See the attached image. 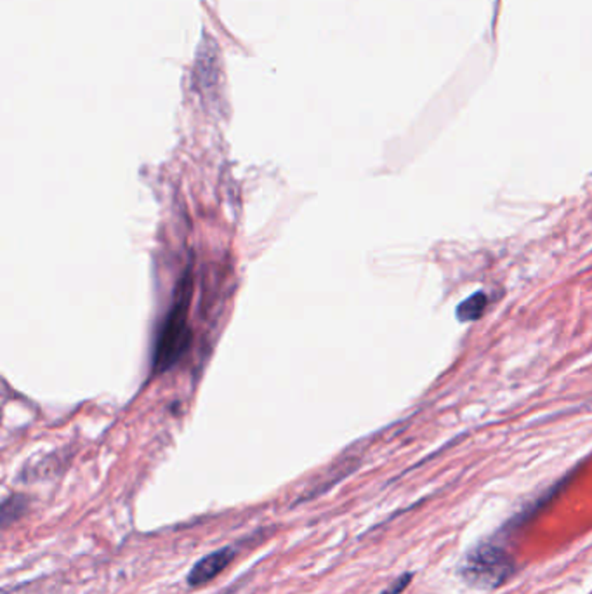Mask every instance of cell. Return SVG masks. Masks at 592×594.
<instances>
[{
    "label": "cell",
    "instance_id": "6da1fadb",
    "mask_svg": "<svg viewBox=\"0 0 592 594\" xmlns=\"http://www.w3.org/2000/svg\"><path fill=\"white\" fill-rule=\"evenodd\" d=\"M191 287H193L191 275L186 273L179 280L175 299L157 334L153 362H152L155 374L170 371L190 348L191 329L188 325V302L191 296Z\"/></svg>",
    "mask_w": 592,
    "mask_h": 594
},
{
    "label": "cell",
    "instance_id": "7a4b0ae2",
    "mask_svg": "<svg viewBox=\"0 0 592 594\" xmlns=\"http://www.w3.org/2000/svg\"><path fill=\"white\" fill-rule=\"evenodd\" d=\"M518 567L508 552L495 544H481L467 552L459 565V575L467 586L492 591L512 579Z\"/></svg>",
    "mask_w": 592,
    "mask_h": 594
},
{
    "label": "cell",
    "instance_id": "3957f363",
    "mask_svg": "<svg viewBox=\"0 0 592 594\" xmlns=\"http://www.w3.org/2000/svg\"><path fill=\"white\" fill-rule=\"evenodd\" d=\"M237 556V551L233 546H224L217 551H212L211 554L204 556L199 559L190 574L186 575V582L190 588H200L206 586L207 582L214 581Z\"/></svg>",
    "mask_w": 592,
    "mask_h": 594
},
{
    "label": "cell",
    "instance_id": "277c9868",
    "mask_svg": "<svg viewBox=\"0 0 592 594\" xmlns=\"http://www.w3.org/2000/svg\"><path fill=\"white\" fill-rule=\"evenodd\" d=\"M487 306H488V296L485 293H474L459 304L457 318L461 322H474L483 315Z\"/></svg>",
    "mask_w": 592,
    "mask_h": 594
},
{
    "label": "cell",
    "instance_id": "5b68a950",
    "mask_svg": "<svg viewBox=\"0 0 592 594\" xmlns=\"http://www.w3.org/2000/svg\"><path fill=\"white\" fill-rule=\"evenodd\" d=\"M28 511V501L25 496H11L2 504V527L7 528L12 521H18Z\"/></svg>",
    "mask_w": 592,
    "mask_h": 594
},
{
    "label": "cell",
    "instance_id": "8992f818",
    "mask_svg": "<svg viewBox=\"0 0 592 594\" xmlns=\"http://www.w3.org/2000/svg\"><path fill=\"white\" fill-rule=\"evenodd\" d=\"M412 577H414V574H403V575H400L394 582H391L382 593L379 594H400L403 593L407 588H409V584H410V581H412Z\"/></svg>",
    "mask_w": 592,
    "mask_h": 594
}]
</instances>
